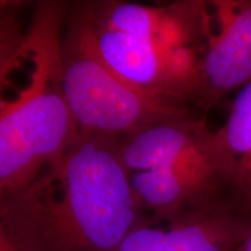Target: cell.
I'll use <instances>...</instances> for the list:
<instances>
[{"instance_id": "6da1fadb", "label": "cell", "mask_w": 251, "mask_h": 251, "mask_svg": "<svg viewBox=\"0 0 251 251\" xmlns=\"http://www.w3.org/2000/svg\"><path fill=\"white\" fill-rule=\"evenodd\" d=\"M121 137L79 130L26 188L0 201V224L27 251H114L150 214L120 155Z\"/></svg>"}, {"instance_id": "7a4b0ae2", "label": "cell", "mask_w": 251, "mask_h": 251, "mask_svg": "<svg viewBox=\"0 0 251 251\" xmlns=\"http://www.w3.org/2000/svg\"><path fill=\"white\" fill-rule=\"evenodd\" d=\"M68 5H35L26 36L0 62V199L26 188L78 134L63 87Z\"/></svg>"}, {"instance_id": "3957f363", "label": "cell", "mask_w": 251, "mask_h": 251, "mask_svg": "<svg viewBox=\"0 0 251 251\" xmlns=\"http://www.w3.org/2000/svg\"><path fill=\"white\" fill-rule=\"evenodd\" d=\"M63 87L79 130L119 137L158 122L192 115L186 106L146 93L114 74L69 8L62 41Z\"/></svg>"}, {"instance_id": "277c9868", "label": "cell", "mask_w": 251, "mask_h": 251, "mask_svg": "<svg viewBox=\"0 0 251 251\" xmlns=\"http://www.w3.org/2000/svg\"><path fill=\"white\" fill-rule=\"evenodd\" d=\"M199 58L197 107L208 112L251 81V0L202 1Z\"/></svg>"}, {"instance_id": "5b68a950", "label": "cell", "mask_w": 251, "mask_h": 251, "mask_svg": "<svg viewBox=\"0 0 251 251\" xmlns=\"http://www.w3.org/2000/svg\"><path fill=\"white\" fill-rule=\"evenodd\" d=\"M71 8L79 18L96 52L114 74L143 92L176 102L166 89L163 51L153 40L113 29L97 18L90 1L78 2Z\"/></svg>"}, {"instance_id": "8992f818", "label": "cell", "mask_w": 251, "mask_h": 251, "mask_svg": "<svg viewBox=\"0 0 251 251\" xmlns=\"http://www.w3.org/2000/svg\"><path fill=\"white\" fill-rule=\"evenodd\" d=\"M212 155L225 191L251 211V81L238 91L225 125L212 134Z\"/></svg>"}, {"instance_id": "52a82bcc", "label": "cell", "mask_w": 251, "mask_h": 251, "mask_svg": "<svg viewBox=\"0 0 251 251\" xmlns=\"http://www.w3.org/2000/svg\"><path fill=\"white\" fill-rule=\"evenodd\" d=\"M211 133L205 120L193 114L169 119L121 137L120 155L129 174L153 170L170 164Z\"/></svg>"}, {"instance_id": "ba28073f", "label": "cell", "mask_w": 251, "mask_h": 251, "mask_svg": "<svg viewBox=\"0 0 251 251\" xmlns=\"http://www.w3.org/2000/svg\"><path fill=\"white\" fill-rule=\"evenodd\" d=\"M90 5L97 18L113 29L142 39L153 40L161 6L155 7L117 0L90 1Z\"/></svg>"}, {"instance_id": "9c48e42d", "label": "cell", "mask_w": 251, "mask_h": 251, "mask_svg": "<svg viewBox=\"0 0 251 251\" xmlns=\"http://www.w3.org/2000/svg\"><path fill=\"white\" fill-rule=\"evenodd\" d=\"M0 251H27L24 244L0 224Z\"/></svg>"}, {"instance_id": "30bf717a", "label": "cell", "mask_w": 251, "mask_h": 251, "mask_svg": "<svg viewBox=\"0 0 251 251\" xmlns=\"http://www.w3.org/2000/svg\"><path fill=\"white\" fill-rule=\"evenodd\" d=\"M236 251H251V230L250 233L248 234L246 240L243 241V243L241 244L240 248Z\"/></svg>"}]
</instances>
